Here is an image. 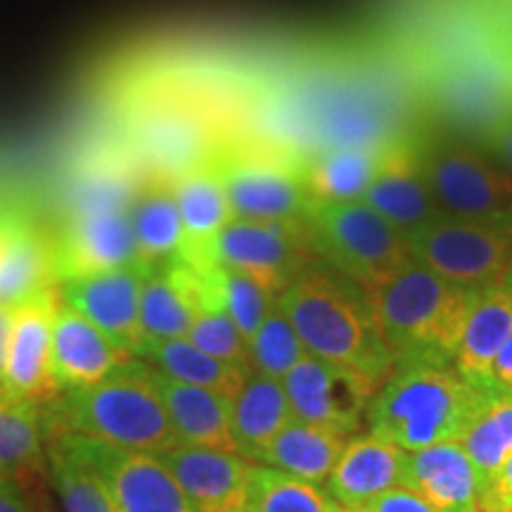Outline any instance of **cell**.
Masks as SVG:
<instances>
[{
  "label": "cell",
  "instance_id": "4",
  "mask_svg": "<svg viewBox=\"0 0 512 512\" xmlns=\"http://www.w3.org/2000/svg\"><path fill=\"white\" fill-rule=\"evenodd\" d=\"M62 415L72 432L128 451L159 456L178 446L164 403L140 361L126 363L91 387L69 389Z\"/></svg>",
  "mask_w": 512,
  "mask_h": 512
},
{
  "label": "cell",
  "instance_id": "1",
  "mask_svg": "<svg viewBox=\"0 0 512 512\" xmlns=\"http://www.w3.org/2000/svg\"><path fill=\"white\" fill-rule=\"evenodd\" d=\"M309 354L354 370L380 389L394 361L377 323L373 292L332 266H304L278 294Z\"/></svg>",
  "mask_w": 512,
  "mask_h": 512
},
{
  "label": "cell",
  "instance_id": "9",
  "mask_svg": "<svg viewBox=\"0 0 512 512\" xmlns=\"http://www.w3.org/2000/svg\"><path fill=\"white\" fill-rule=\"evenodd\" d=\"M235 219L306 223L313 197L304 181V159L285 150L238 147L216 155Z\"/></svg>",
  "mask_w": 512,
  "mask_h": 512
},
{
  "label": "cell",
  "instance_id": "31",
  "mask_svg": "<svg viewBox=\"0 0 512 512\" xmlns=\"http://www.w3.org/2000/svg\"><path fill=\"white\" fill-rule=\"evenodd\" d=\"M136 358H143L147 366L174 377L178 382L214 389V392L226 394L228 399L249 373V370L228 366L219 358L209 356L207 351L195 347L188 337L143 339Z\"/></svg>",
  "mask_w": 512,
  "mask_h": 512
},
{
  "label": "cell",
  "instance_id": "25",
  "mask_svg": "<svg viewBox=\"0 0 512 512\" xmlns=\"http://www.w3.org/2000/svg\"><path fill=\"white\" fill-rule=\"evenodd\" d=\"M294 420L283 380L249 370L230 396V434L242 458L256 460L275 434Z\"/></svg>",
  "mask_w": 512,
  "mask_h": 512
},
{
  "label": "cell",
  "instance_id": "8",
  "mask_svg": "<svg viewBox=\"0 0 512 512\" xmlns=\"http://www.w3.org/2000/svg\"><path fill=\"white\" fill-rule=\"evenodd\" d=\"M415 261L467 292L503 283L512 254V219L437 216L406 235Z\"/></svg>",
  "mask_w": 512,
  "mask_h": 512
},
{
  "label": "cell",
  "instance_id": "44",
  "mask_svg": "<svg viewBox=\"0 0 512 512\" xmlns=\"http://www.w3.org/2000/svg\"><path fill=\"white\" fill-rule=\"evenodd\" d=\"M12 482H15V479H12V470H8V467L0 465V489H3V486L12 484Z\"/></svg>",
  "mask_w": 512,
  "mask_h": 512
},
{
  "label": "cell",
  "instance_id": "40",
  "mask_svg": "<svg viewBox=\"0 0 512 512\" xmlns=\"http://www.w3.org/2000/svg\"><path fill=\"white\" fill-rule=\"evenodd\" d=\"M479 143H482L484 150L489 152L503 169H508L512 174V114L505 117L501 124L491 128Z\"/></svg>",
  "mask_w": 512,
  "mask_h": 512
},
{
  "label": "cell",
  "instance_id": "12",
  "mask_svg": "<svg viewBox=\"0 0 512 512\" xmlns=\"http://www.w3.org/2000/svg\"><path fill=\"white\" fill-rule=\"evenodd\" d=\"M294 420L323 427L344 437L361 430L377 387L354 370L306 354L283 377Z\"/></svg>",
  "mask_w": 512,
  "mask_h": 512
},
{
  "label": "cell",
  "instance_id": "36",
  "mask_svg": "<svg viewBox=\"0 0 512 512\" xmlns=\"http://www.w3.org/2000/svg\"><path fill=\"white\" fill-rule=\"evenodd\" d=\"M41 415L34 401L0 392V465L19 467L41 453Z\"/></svg>",
  "mask_w": 512,
  "mask_h": 512
},
{
  "label": "cell",
  "instance_id": "28",
  "mask_svg": "<svg viewBox=\"0 0 512 512\" xmlns=\"http://www.w3.org/2000/svg\"><path fill=\"white\" fill-rule=\"evenodd\" d=\"M347 441L349 437H344V434L292 420L259 453L256 463L323 486L328 484Z\"/></svg>",
  "mask_w": 512,
  "mask_h": 512
},
{
  "label": "cell",
  "instance_id": "20",
  "mask_svg": "<svg viewBox=\"0 0 512 512\" xmlns=\"http://www.w3.org/2000/svg\"><path fill=\"white\" fill-rule=\"evenodd\" d=\"M408 453L368 432L347 441L328 479V494L342 508H366L384 491L403 486Z\"/></svg>",
  "mask_w": 512,
  "mask_h": 512
},
{
  "label": "cell",
  "instance_id": "45",
  "mask_svg": "<svg viewBox=\"0 0 512 512\" xmlns=\"http://www.w3.org/2000/svg\"><path fill=\"white\" fill-rule=\"evenodd\" d=\"M505 283L512 287V254H510V264H508V271H505Z\"/></svg>",
  "mask_w": 512,
  "mask_h": 512
},
{
  "label": "cell",
  "instance_id": "38",
  "mask_svg": "<svg viewBox=\"0 0 512 512\" xmlns=\"http://www.w3.org/2000/svg\"><path fill=\"white\" fill-rule=\"evenodd\" d=\"M479 512H512V456L482 489Z\"/></svg>",
  "mask_w": 512,
  "mask_h": 512
},
{
  "label": "cell",
  "instance_id": "13",
  "mask_svg": "<svg viewBox=\"0 0 512 512\" xmlns=\"http://www.w3.org/2000/svg\"><path fill=\"white\" fill-rule=\"evenodd\" d=\"M138 264V242L128 209L72 214V221L55 245V275L62 283Z\"/></svg>",
  "mask_w": 512,
  "mask_h": 512
},
{
  "label": "cell",
  "instance_id": "21",
  "mask_svg": "<svg viewBox=\"0 0 512 512\" xmlns=\"http://www.w3.org/2000/svg\"><path fill=\"white\" fill-rule=\"evenodd\" d=\"M147 375L164 403L178 444L238 453L233 434H230V399L226 394L178 382L150 366H147Z\"/></svg>",
  "mask_w": 512,
  "mask_h": 512
},
{
  "label": "cell",
  "instance_id": "42",
  "mask_svg": "<svg viewBox=\"0 0 512 512\" xmlns=\"http://www.w3.org/2000/svg\"><path fill=\"white\" fill-rule=\"evenodd\" d=\"M0 512H34L27 496L17 489V484L12 482L0 489Z\"/></svg>",
  "mask_w": 512,
  "mask_h": 512
},
{
  "label": "cell",
  "instance_id": "6",
  "mask_svg": "<svg viewBox=\"0 0 512 512\" xmlns=\"http://www.w3.org/2000/svg\"><path fill=\"white\" fill-rule=\"evenodd\" d=\"M430 100L441 119L482 140L512 114V50L479 46L448 55L432 74Z\"/></svg>",
  "mask_w": 512,
  "mask_h": 512
},
{
  "label": "cell",
  "instance_id": "11",
  "mask_svg": "<svg viewBox=\"0 0 512 512\" xmlns=\"http://www.w3.org/2000/svg\"><path fill=\"white\" fill-rule=\"evenodd\" d=\"M69 446L107 484L119 512H197L157 456L128 451L105 441L64 434Z\"/></svg>",
  "mask_w": 512,
  "mask_h": 512
},
{
  "label": "cell",
  "instance_id": "35",
  "mask_svg": "<svg viewBox=\"0 0 512 512\" xmlns=\"http://www.w3.org/2000/svg\"><path fill=\"white\" fill-rule=\"evenodd\" d=\"M247 344L249 366H252V370L278 377V380H283V377L309 354L302 337H299L297 330L292 328V323L287 320L278 302H275L273 309L268 311L264 323L256 328Z\"/></svg>",
  "mask_w": 512,
  "mask_h": 512
},
{
  "label": "cell",
  "instance_id": "19",
  "mask_svg": "<svg viewBox=\"0 0 512 512\" xmlns=\"http://www.w3.org/2000/svg\"><path fill=\"white\" fill-rule=\"evenodd\" d=\"M131 361L100 328L79 311L60 306L50 342V382L55 389H83L110 377Z\"/></svg>",
  "mask_w": 512,
  "mask_h": 512
},
{
  "label": "cell",
  "instance_id": "33",
  "mask_svg": "<svg viewBox=\"0 0 512 512\" xmlns=\"http://www.w3.org/2000/svg\"><path fill=\"white\" fill-rule=\"evenodd\" d=\"M339 508L342 505L320 486L254 463L247 512H339Z\"/></svg>",
  "mask_w": 512,
  "mask_h": 512
},
{
  "label": "cell",
  "instance_id": "15",
  "mask_svg": "<svg viewBox=\"0 0 512 512\" xmlns=\"http://www.w3.org/2000/svg\"><path fill=\"white\" fill-rule=\"evenodd\" d=\"M147 273L150 268L138 264L64 280L60 292L62 304L86 316L95 328H100L119 349L133 358L143 344L140 292H143Z\"/></svg>",
  "mask_w": 512,
  "mask_h": 512
},
{
  "label": "cell",
  "instance_id": "17",
  "mask_svg": "<svg viewBox=\"0 0 512 512\" xmlns=\"http://www.w3.org/2000/svg\"><path fill=\"white\" fill-rule=\"evenodd\" d=\"M197 512H247L252 460L219 448L178 444L157 456Z\"/></svg>",
  "mask_w": 512,
  "mask_h": 512
},
{
  "label": "cell",
  "instance_id": "10",
  "mask_svg": "<svg viewBox=\"0 0 512 512\" xmlns=\"http://www.w3.org/2000/svg\"><path fill=\"white\" fill-rule=\"evenodd\" d=\"M311 247L306 223L233 219L209 249V266L247 273L278 299L304 264Z\"/></svg>",
  "mask_w": 512,
  "mask_h": 512
},
{
  "label": "cell",
  "instance_id": "46",
  "mask_svg": "<svg viewBox=\"0 0 512 512\" xmlns=\"http://www.w3.org/2000/svg\"><path fill=\"white\" fill-rule=\"evenodd\" d=\"M339 512H368L366 508H339Z\"/></svg>",
  "mask_w": 512,
  "mask_h": 512
},
{
  "label": "cell",
  "instance_id": "37",
  "mask_svg": "<svg viewBox=\"0 0 512 512\" xmlns=\"http://www.w3.org/2000/svg\"><path fill=\"white\" fill-rule=\"evenodd\" d=\"M195 347L207 351L209 356L235 366L240 370H252L249 366V344L233 318L221 306H202L192 320L188 335Z\"/></svg>",
  "mask_w": 512,
  "mask_h": 512
},
{
  "label": "cell",
  "instance_id": "7",
  "mask_svg": "<svg viewBox=\"0 0 512 512\" xmlns=\"http://www.w3.org/2000/svg\"><path fill=\"white\" fill-rule=\"evenodd\" d=\"M422 174L444 216L512 219V174L486 150L453 138H418Z\"/></svg>",
  "mask_w": 512,
  "mask_h": 512
},
{
  "label": "cell",
  "instance_id": "14",
  "mask_svg": "<svg viewBox=\"0 0 512 512\" xmlns=\"http://www.w3.org/2000/svg\"><path fill=\"white\" fill-rule=\"evenodd\" d=\"M361 202L403 235H411L413 230L441 216L422 174L418 138L401 133L384 145L380 166Z\"/></svg>",
  "mask_w": 512,
  "mask_h": 512
},
{
  "label": "cell",
  "instance_id": "22",
  "mask_svg": "<svg viewBox=\"0 0 512 512\" xmlns=\"http://www.w3.org/2000/svg\"><path fill=\"white\" fill-rule=\"evenodd\" d=\"M510 332L512 287L503 280L472 292L453 366L475 389L496 387L494 361Z\"/></svg>",
  "mask_w": 512,
  "mask_h": 512
},
{
  "label": "cell",
  "instance_id": "2",
  "mask_svg": "<svg viewBox=\"0 0 512 512\" xmlns=\"http://www.w3.org/2000/svg\"><path fill=\"white\" fill-rule=\"evenodd\" d=\"M472 292L411 259L373 290L377 323L396 366L456 363Z\"/></svg>",
  "mask_w": 512,
  "mask_h": 512
},
{
  "label": "cell",
  "instance_id": "26",
  "mask_svg": "<svg viewBox=\"0 0 512 512\" xmlns=\"http://www.w3.org/2000/svg\"><path fill=\"white\" fill-rule=\"evenodd\" d=\"M53 280L55 245L27 221L0 219V304L24 302Z\"/></svg>",
  "mask_w": 512,
  "mask_h": 512
},
{
  "label": "cell",
  "instance_id": "41",
  "mask_svg": "<svg viewBox=\"0 0 512 512\" xmlns=\"http://www.w3.org/2000/svg\"><path fill=\"white\" fill-rule=\"evenodd\" d=\"M494 382L498 387L510 389L512 392V332L510 337L505 339L503 349L498 351L496 361H494Z\"/></svg>",
  "mask_w": 512,
  "mask_h": 512
},
{
  "label": "cell",
  "instance_id": "39",
  "mask_svg": "<svg viewBox=\"0 0 512 512\" xmlns=\"http://www.w3.org/2000/svg\"><path fill=\"white\" fill-rule=\"evenodd\" d=\"M368 512H437L430 503L422 501L418 494H413L406 486H396V489L384 491L382 496L373 498L366 505Z\"/></svg>",
  "mask_w": 512,
  "mask_h": 512
},
{
  "label": "cell",
  "instance_id": "27",
  "mask_svg": "<svg viewBox=\"0 0 512 512\" xmlns=\"http://www.w3.org/2000/svg\"><path fill=\"white\" fill-rule=\"evenodd\" d=\"M128 216L136 233L140 264L152 271L183 259L185 230L171 181H155L138 188Z\"/></svg>",
  "mask_w": 512,
  "mask_h": 512
},
{
  "label": "cell",
  "instance_id": "29",
  "mask_svg": "<svg viewBox=\"0 0 512 512\" xmlns=\"http://www.w3.org/2000/svg\"><path fill=\"white\" fill-rule=\"evenodd\" d=\"M384 145H337L313 152L304 162L313 202L361 200L380 166Z\"/></svg>",
  "mask_w": 512,
  "mask_h": 512
},
{
  "label": "cell",
  "instance_id": "23",
  "mask_svg": "<svg viewBox=\"0 0 512 512\" xmlns=\"http://www.w3.org/2000/svg\"><path fill=\"white\" fill-rule=\"evenodd\" d=\"M403 486L437 512H479L482 484L458 441L408 453Z\"/></svg>",
  "mask_w": 512,
  "mask_h": 512
},
{
  "label": "cell",
  "instance_id": "3",
  "mask_svg": "<svg viewBox=\"0 0 512 512\" xmlns=\"http://www.w3.org/2000/svg\"><path fill=\"white\" fill-rule=\"evenodd\" d=\"M479 392L456 366H396L370 399V432L406 453L458 441L475 411Z\"/></svg>",
  "mask_w": 512,
  "mask_h": 512
},
{
  "label": "cell",
  "instance_id": "34",
  "mask_svg": "<svg viewBox=\"0 0 512 512\" xmlns=\"http://www.w3.org/2000/svg\"><path fill=\"white\" fill-rule=\"evenodd\" d=\"M202 268L207 273L216 304L233 318V323L238 325V330L249 342V337L254 335L256 328L264 323L268 311L275 306V297L247 273L216 264Z\"/></svg>",
  "mask_w": 512,
  "mask_h": 512
},
{
  "label": "cell",
  "instance_id": "16",
  "mask_svg": "<svg viewBox=\"0 0 512 512\" xmlns=\"http://www.w3.org/2000/svg\"><path fill=\"white\" fill-rule=\"evenodd\" d=\"M57 311L60 304L53 287L15 304L0 392L24 401L55 392L50 382V342Z\"/></svg>",
  "mask_w": 512,
  "mask_h": 512
},
{
  "label": "cell",
  "instance_id": "43",
  "mask_svg": "<svg viewBox=\"0 0 512 512\" xmlns=\"http://www.w3.org/2000/svg\"><path fill=\"white\" fill-rule=\"evenodd\" d=\"M12 316H15V306L0 304V375H3L5 356H8V339L12 328Z\"/></svg>",
  "mask_w": 512,
  "mask_h": 512
},
{
  "label": "cell",
  "instance_id": "18",
  "mask_svg": "<svg viewBox=\"0 0 512 512\" xmlns=\"http://www.w3.org/2000/svg\"><path fill=\"white\" fill-rule=\"evenodd\" d=\"M202 306L219 304L200 266L178 259L152 268L145 275L143 292H140L143 339L185 337Z\"/></svg>",
  "mask_w": 512,
  "mask_h": 512
},
{
  "label": "cell",
  "instance_id": "24",
  "mask_svg": "<svg viewBox=\"0 0 512 512\" xmlns=\"http://www.w3.org/2000/svg\"><path fill=\"white\" fill-rule=\"evenodd\" d=\"M171 188H174L185 230L183 261L192 266H209L211 245L219 238L221 230L235 219L219 166L214 159L192 166L174 176Z\"/></svg>",
  "mask_w": 512,
  "mask_h": 512
},
{
  "label": "cell",
  "instance_id": "30",
  "mask_svg": "<svg viewBox=\"0 0 512 512\" xmlns=\"http://www.w3.org/2000/svg\"><path fill=\"white\" fill-rule=\"evenodd\" d=\"M458 444L475 465L482 489L512 456V392L491 387L479 392Z\"/></svg>",
  "mask_w": 512,
  "mask_h": 512
},
{
  "label": "cell",
  "instance_id": "32",
  "mask_svg": "<svg viewBox=\"0 0 512 512\" xmlns=\"http://www.w3.org/2000/svg\"><path fill=\"white\" fill-rule=\"evenodd\" d=\"M48 458L50 475L64 512H119L107 484L83 463L64 434L50 448Z\"/></svg>",
  "mask_w": 512,
  "mask_h": 512
},
{
  "label": "cell",
  "instance_id": "5",
  "mask_svg": "<svg viewBox=\"0 0 512 512\" xmlns=\"http://www.w3.org/2000/svg\"><path fill=\"white\" fill-rule=\"evenodd\" d=\"M306 233L325 264L370 292L413 259L406 235L361 200L313 202Z\"/></svg>",
  "mask_w": 512,
  "mask_h": 512
}]
</instances>
